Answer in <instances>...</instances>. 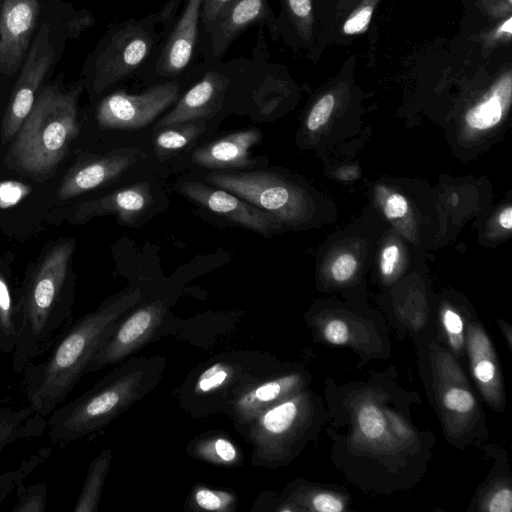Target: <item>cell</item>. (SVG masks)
Wrapping results in <instances>:
<instances>
[{"mask_svg":"<svg viewBox=\"0 0 512 512\" xmlns=\"http://www.w3.org/2000/svg\"><path fill=\"white\" fill-rule=\"evenodd\" d=\"M357 268V261L352 254L344 253L336 258L331 267L332 276L337 281L348 280Z\"/></svg>","mask_w":512,"mask_h":512,"instance_id":"obj_34","label":"cell"},{"mask_svg":"<svg viewBox=\"0 0 512 512\" xmlns=\"http://www.w3.org/2000/svg\"><path fill=\"white\" fill-rule=\"evenodd\" d=\"M512 509V492L510 489H501L490 501L489 511L510 512Z\"/></svg>","mask_w":512,"mask_h":512,"instance_id":"obj_39","label":"cell"},{"mask_svg":"<svg viewBox=\"0 0 512 512\" xmlns=\"http://www.w3.org/2000/svg\"><path fill=\"white\" fill-rule=\"evenodd\" d=\"M324 335L333 344H344L349 338L348 328L341 320L330 321L325 327Z\"/></svg>","mask_w":512,"mask_h":512,"instance_id":"obj_36","label":"cell"},{"mask_svg":"<svg viewBox=\"0 0 512 512\" xmlns=\"http://www.w3.org/2000/svg\"><path fill=\"white\" fill-rule=\"evenodd\" d=\"M358 422L362 432L369 438L380 437L385 429L383 415L374 405H366L360 410Z\"/></svg>","mask_w":512,"mask_h":512,"instance_id":"obj_31","label":"cell"},{"mask_svg":"<svg viewBox=\"0 0 512 512\" xmlns=\"http://www.w3.org/2000/svg\"><path fill=\"white\" fill-rule=\"evenodd\" d=\"M295 384L294 376L265 378L264 374L260 375L235 392L222 411L231 417L240 431H243L259 414L283 401V396Z\"/></svg>","mask_w":512,"mask_h":512,"instance_id":"obj_14","label":"cell"},{"mask_svg":"<svg viewBox=\"0 0 512 512\" xmlns=\"http://www.w3.org/2000/svg\"><path fill=\"white\" fill-rule=\"evenodd\" d=\"M71 402L47 417L46 432L66 444L97 433L148 395L164 376L161 356L130 357Z\"/></svg>","mask_w":512,"mask_h":512,"instance_id":"obj_2","label":"cell"},{"mask_svg":"<svg viewBox=\"0 0 512 512\" xmlns=\"http://www.w3.org/2000/svg\"><path fill=\"white\" fill-rule=\"evenodd\" d=\"M445 406L453 411L467 412L474 406L473 396L461 388H452L444 396Z\"/></svg>","mask_w":512,"mask_h":512,"instance_id":"obj_33","label":"cell"},{"mask_svg":"<svg viewBox=\"0 0 512 512\" xmlns=\"http://www.w3.org/2000/svg\"><path fill=\"white\" fill-rule=\"evenodd\" d=\"M178 95L176 81L153 86L140 94L117 91L102 99L96 119L103 129L137 130L149 125Z\"/></svg>","mask_w":512,"mask_h":512,"instance_id":"obj_7","label":"cell"},{"mask_svg":"<svg viewBox=\"0 0 512 512\" xmlns=\"http://www.w3.org/2000/svg\"><path fill=\"white\" fill-rule=\"evenodd\" d=\"M499 223L500 225L510 230L512 228V208L507 207L505 208L499 215Z\"/></svg>","mask_w":512,"mask_h":512,"instance_id":"obj_45","label":"cell"},{"mask_svg":"<svg viewBox=\"0 0 512 512\" xmlns=\"http://www.w3.org/2000/svg\"><path fill=\"white\" fill-rule=\"evenodd\" d=\"M142 156L139 149L121 148L77 165L63 179L57 197L66 200L109 183Z\"/></svg>","mask_w":512,"mask_h":512,"instance_id":"obj_13","label":"cell"},{"mask_svg":"<svg viewBox=\"0 0 512 512\" xmlns=\"http://www.w3.org/2000/svg\"><path fill=\"white\" fill-rule=\"evenodd\" d=\"M512 0H481L482 8L494 17H502L511 13Z\"/></svg>","mask_w":512,"mask_h":512,"instance_id":"obj_41","label":"cell"},{"mask_svg":"<svg viewBox=\"0 0 512 512\" xmlns=\"http://www.w3.org/2000/svg\"><path fill=\"white\" fill-rule=\"evenodd\" d=\"M378 2L379 0H362L344 22L343 33L355 35L366 31Z\"/></svg>","mask_w":512,"mask_h":512,"instance_id":"obj_30","label":"cell"},{"mask_svg":"<svg viewBox=\"0 0 512 512\" xmlns=\"http://www.w3.org/2000/svg\"><path fill=\"white\" fill-rule=\"evenodd\" d=\"M112 460V449L102 450L90 462L73 512H96Z\"/></svg>","mask_w":512,"mask_h":512,"instance_id":"obj_24","label":"cell"},{"mask_svg":"<svg viewBox=\"0 0 512 512\" xmlns=\"http://www.w3.org/2000/svg\"><path fill=\"white\" fill-rule=\"evenodd\" d=\"M287 11L299 35L308 40L313 27V8L311 0H284Z\"/></svg>","mask_w":512,"mask_h":512,"instance_id":"obj_29","label":"cell"},{"mask_svg":"<svg viewBox=\"0 0 512 512\" xmlns=\"http://www.w3.org/2000/svg\"><path fill=\"white\" fill-rule=\"evenodd\" d=\"M335 98L332 94H326L321 97L315 105L312 107L308 118H307V127L311 131H315L324 125L334 108Z\"/></svg>","mask_w":512,"mask_h":512,"instance_id":"obj_32","label":"cell"},{"mask_svg":"<svg viewBox=\"0 0 512 512\" xmlns=\"http://www.w3.org/2000/svg\"><path fill=\"white\" fill-rule=\"evenodd\" d=\"M22 326L20 297L0 271V354H12Z\"/></svg>","mask_w":512,"mask_h":512,"instance_id":"obj_23","label":"cell"},{"mask_svg":"<svg viewBox=\"0 0 512 512\" xmlns=\"http://www.w3.org/2000/svg\"><path fill=\"white\" fill-rule=\"evenodd\" d=\"M408 211V202L400 194H392L385 203L384 212L388 219L403 217Z\"/></svg>","mask_w":512,"mask_h":512,"instance_id":"obj_35","label":"cell"},{"mask_svg":"<svg viewBox=\"0 0 512 512\" xmlns=\"http://www.w3.org/2000/svg\"><path fill=\"white\" fill-rule=\"evenodd\" d=\"M151 41L148 31L136 23L115 31L94 57V91L99 93L134 71L149 54Z\"/></svg>","mask_w":512,"mask_h":512,"instance_id":"obj_9","label":"cell"},{"mask_svg":"<svg viewBox=\"0 0 512 512\" xmlns=\"http://www.w3.org/2000/svg\"><path fill=\"white\" fill-rule=\"evenodd\" d=\"M50 32V26L43 23L22 64L3 120L2 134L5 140H9L19 130L32 109L42 82L54 63L55 53Z\"/></svg>","mask_w":512,"mask_h":512,"instance_id":"obj_8","label":"cell"},{"mask_svg":"<svg viewBox=\"0 0 512 512\" xmlns=\"http://www.w3.org/2000/svg\"><path fill=\"white\" fill-rule=\"evenodd\" d=\"M474 373L481 382H488L494 377L495 366L491 361L483 360L475 366Z\"/></svg>","mask_w":512,"mask_h":512,"instance_id":"obj_42","label":"cell"},{"mask_svg":"<svg viewBox=\"0 0 512 512\" xmlns=\"http://www.w3.org/2000/svg\"><path fill=\"white\" fill-rule=\"evenodd\" d=\"M203 130L204 126L198 120L162 127L153 139L155 152L160 157L178 152L198 138Z\"/></svg>","mask_w":512,"mask_h":512,"instance_id":"obj_25","label":"cell"},{"mask_svg":"<svg viewBox=\"0 0 512 512\" xmlns=\"http://www.w3.org/2000/svg\"><path fill=\"white\" fill-rule=\"evenodd\" d=\"M51 452V448L44 447L26 460H23L17 469L0 474V506L20 483H23L38 466L49 458Z\"/></svg>","mask_w":512,"mask_h":512,"instance_id":"obj_27","label":"cell"},{"mask_svg":"<svg viewBox=\"0 0 512 512\" xmlns=\"http://www.w3.org/2000/svg\"><path fill=\"white\" fill-rule=\"evenodd\" d=\"M141 299L142 291L138 288L108 298L72 323L51 347L45 361L32 362L24 368V392L34 412L47 418L66 400L86 374L94 354Z\"/></svg>","mask_w":512,"mask_h":512,"instance_id":"obj_1","label":"cell"},{"mask_svg":"<svg viewBox=\"0 0 512 512\" xmlns=\"http://www.w3.org/2000/svg\"><path fill=\"white\" fill-rule=\"evenodd\" d=\"M168 306L161 299L136 305L118 322L113 332L94 354L85 373L117 365L132 357L155 335L162 324Z\"/></svg>","mask_w":512,"mask_h":512,"instance_id":"obj_6","label":"cell"},{"mask_svg":"<svg viewBox=\"0 0 512 512\" xmlns=\"http://www.w3.org/2000/svg\"><path fill=\"white\" fill-rule=\"evenodd\" d=\"M187 451L193 458L224 467L237 466L242 460L238 447L220 432L200 435L187 446Z\"/></svg>","mask_w":512,"mask_h":512,"instance_id":"obj_22","label":"cell"},{"mask_svg":"<svg viewBox=\"0 0 512 512\" xmlns=\"http://www.w3.org/2000/svg\"><path fill=\"white\" fill-rule=\"evenodd\" d=\"M261 139L257 129L237 131L200 146L191 158L194 164L209 169L250 168L254 162L249 149Z\"/></svg>","mask_w":512,"mask_h":512,"instance_id":"obj_16","label":"cell"},{"mask_svg":"<svg viewBox=\"0 0 512 512\" xmlns=\"http://www.w3.org/2000/svg\"><path fill=\"white\" fill-rule=\"evenodd\" d=\"M39 12V0H1L0 73L12 75L22 67Z\"/></svg>","mask_w":512,"mask_h":512,"instance_id":"obj_11","label":"cell"},{"mask_svg":"<svg viewBox=\"0 0 512 512\" xmlns=\"http://www.w3.org/2000/svg\"><path fill=\"white\" fill-rule=\"evenodd\" d=\"M208 183L233 193L255 207L272 214L275 218H286L293 205V194L289 187L274 175L264 171L212 172Z\"/></svg>","mask_w":512,"mask_h":512,"instance_id":"obj_10","label":"cell"},{"mask_svg":"<svg viewBox=\"0 0 512 512\" xmlns=\"http://www.w3.org/2000/svg\"><path fill=\"white\" fill-rule=\"evenodd\" d=\"M180 192L209 211L262 235H269L276 226V218L237 195L198 181H185Z\"/></svg>","mask_w":512,"mask_h":512,"instance_id":"obj_12","label":"cell"},{"mask_svg":"<svg viewBox=\"0 0 512 512\" xmlns=\"http://www.w3.org/2000/svg\"><path fill=\"white\" fill-rule=\"evenodd\" d=\"M444 324L446 329L452 334H458L462 331L463 323L458 314L447 310L444 314Z\"/></svg>","mask_w":512,"mask_h":512,"instance_id":"obj_44","label":"cell"},{"mask_svg":"<svg viewBox=\"0 0 512 512\" xmlns=\"http://www.w3.org/2000/svg\"><path fill=\"white\" fill-rule=\"evenodd\" d=\"M188 505L192 510L232 512L237 506V497L229 491L198 486L189 495Z\"/></svg>","mask_w":512,"mask_h":512,"instance_id":"obj_26","label":"cell"},{"mask_svg":"<svg viewBox=\"0 0 512 512\" xmlns=\"http://www.w3.org/2000/svg\"><path fill=\"white\" fill-rule=\"evenodd\" d=\"M231 0H204L202 17L203 21L210 25L220 16Z\"/></svg>","mask_w":512,"mask_h":512,"instance_id":"obj_37","label":"cell"},{"mask_svg":"<svg viewBox=\"0 0 512 512\" xmlns=\"http://www.w3.org/2000/svg\"><path fill=\"white\" fill-rule=\"evenodd\" d=\"M511 97L512 76L507 72L494 83L487 96L467 112V124L480 130L494 127L510 106Z\"/></svg>","mask_w":512,"mask_h":512,"instance_id":"obj_21","label":"cell"},{"mask_svg":"<svg viewBox=\"0 0 512 512\" xmlns=\"http://www.w3.org/2000/svg\"><path fill=\"white\" fill-rule=\"evenodd\" d=\"M73 250L70 241L55 246L34 270L19 296L22 326L12 353V368L17 373L51 349L71 325L67 273Z\"/></svg>","mask_w":512,"mask_h":512,"instance_id":"obj_3","label":"cell"},{"mask_svg":"<svg viewBox=\"0 0 512 512\" xmlns=\"http://www.w3.org/2000/svg\"><path fill=\"white\" fill-rule=\"evenodd\" d=\"M15 490L18 498L11 508L12 512H44L46 510V482H37L28 486L20 483Z\"/></svg>","mask_w":512,"mask_h":512,"instance_id":"obj_28","label":"cell"},{"mask_svg":"<svg viewBox=\"0 0 512 512\" xmlns=\"http://www.w3.org/2000/svg\"><path fill=\"white\" fill-rule=\"evenodd\" d=\"M47 427V418L27 405L13 408L0 400V452L8 445L41 436Z\"/></svg>","mask_w":512,"mask_h":512,"instance_id":"obj_20","label":"cell"},{"mask_svg":"<svg viewBox=\"0 0 512 512\" xmlns=\"http://www.w3.org/2000/svg\"><path fill=\"white\" fill-rule=\"evenodd\" d=\"M315 510L320 512H340L343 509L341 501L330 494H319L313 499Z\"/></svg>","mask_w":512,"mask_h":512,"instance_id":"obj_38","label":"cell"},{"mask_svg":"<svg viewBox=\"0 0 512 512\" xmlns=\"http://www.w3.org/2000/svg\"><path fill=\"white\" fill-rule=\"evenodd\" d=\"M269 12L267 0H231L212 23L213 55H221L241 31L268 17Z\"/></svg>","mask_w":512,"mask_h":512,"instance_id":"obj_19","label":"cell"},{"mask_svg":"<svg viewBox=\"0 0 512 512\" xmlns=\"http://www.w3.org/2000/svg\"><path fill=\"white\" fill-rule=\"evenodd\" d=\"M226 79L210 72L194 85L177 103L175 108L157 122V128L178 125L211 117L220 107Z\"/></svg>","mask_w":512,"mask_h":512,"instance_id":"obj_17","label":"cell"},{"mask_svg":"<svg viewBox=\"0 0 512 512\" xmlns=\"http://www.w3.org/2000/svg\"><path fill=\"white\" fill-rule=\"evenodd\" d=\"M82 83L70 90L45 87L17 131L10 156L18 167L32 174H46L66 154L79 131L77 101Z\"/></svg>","mask_w":512,"mask_h":512,"instance_id":"obj_4","label":"cell"},{"mask_svg":"<svg viewBox=\"0 0 512 512\" xmlns=\"http://www.w3.org/2000/svg\"><path fill=\"white\" fill-rule=\"evenodd\" d=\"M398 258L399 248L397 245H389L383 250L381 257V270L384 275L388 276L393 273Z\"/></svg>","mask_w":512,"mask_h":512,"instance_id":"obj_40","label":"cell"},{"mask_svg":"<svg viewBox=\"0 0 512 512\" xmlns=\"http://www.w3.org/2000/svg\"><path fill=\"white\" fill-rule=\"evenodd\" d=\"M204 0H188L159 60L165 74L181 72L189 63L196 43L198 20Z\"/></svg>","mask_w":512,"mask_h":512,"instance_id":"obj_18","label":"cell"},{"mask_svg":"<svg viewBox=\"0 0 512 512\" xmlns=\"http://www.w3.org/2000/svg\"><path fill=\"white\" fill-rule=\"evenodd\" d=\"M511 32V16H508L507 19L502 23V25L498 26L490 33V37L488 38V40H492L495 42L499 40L508 41L511 37Z\"/></svg>","mask_w":512,"mask_h":512,"instance_id":"obj_43","label":"cell"},{"mask_svg":"<svg viewBox=\"0 0 512 512\" xmlns=\"http://www.w3.org/2000/svg\"><path fill=\"white\" fill-rule=\"evenodd\" d=\"M262 373L264 359L252 353L223 354L187 377L179 400L184 408L197 415L222 410L235 392Z\"/></svg>","mask_w":512,"mask_h":512,"instance_id":"obj_5","label":"cell"},{"mask_svg":"<svg viewBox=\"0 0 512 512\" xmlns=\"http://www.w3.org/2000/svg\"><path fill=\"white\" fill-rule=\"evenodd\" d=\"M150 185L146 182L116 190L104 197L81 203L76 207L72 220L85 222L95 216L116 215L125 224H132L152 204Z\"/></svg>","mask_w":512,"mask_h":512,"instance_id":"obj_15","label":"cell"}]
</instances>
